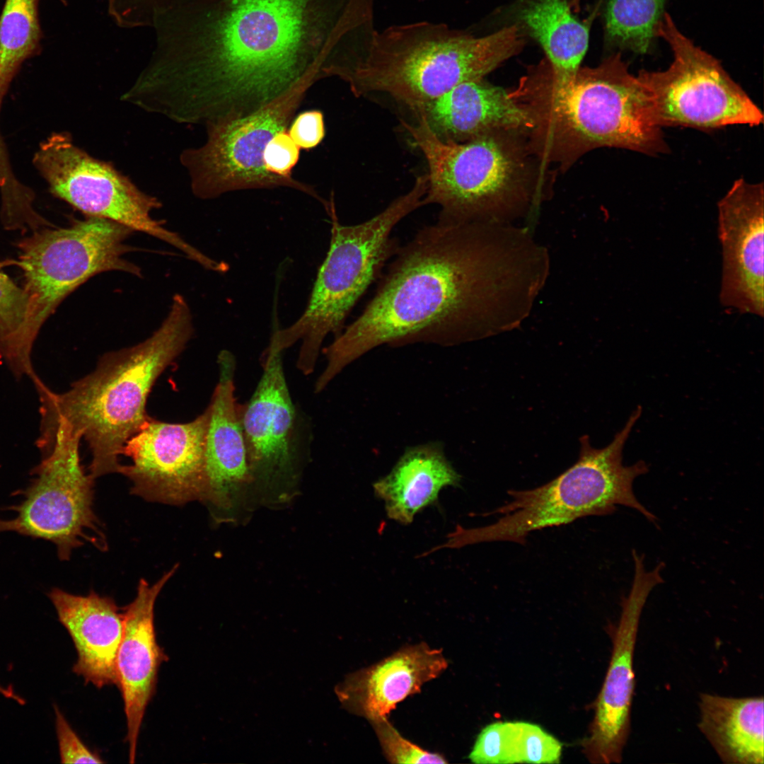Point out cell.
I'll list each match as a JSON object with an SVG mask.
<instances>
[{"instance_id":"6da1fadb","label":"cell","mask_w":764,"mask_h":764,"mask_svg":"<svg viewBox=\"0 0 764 764\" xmlns=\"http://www.w3.org/2000/svg\"><path fill=\"white\" fill-rule=\"evenodd\" d=\"M374 0H178L154 13L156 46L137 77L150 108L211 124L263 108L374 24Z\"/></svg>"},{"instance_id":"7a4b0ae2","label":"cell","mask_w":764,"mask_h":764,"mask_svg":"<svg viewBox=\"0 0 764 764\" xmlns=\"http://www.w3.org/2000/svg\"><path fill=\"white\" fill-rule=\"evenodd\" d=\"M514 224L447 223L398 248L361 314L325 348L335 377L383 345H456L520 327L550 270L548 248Z\"/></svg>"},{"instance_id":"3957f363","label":"cell","mask_w":764,"mask_h":764,"mask_svg":"<svg viewBox=\"0 0 764 764\" xmlns=\"http://www.w3.org/2000/svg\"><path fill=\"white\" fill-rule=\"evenodd\" d=\"M509 93L530 114L528 146L545 168L557 164L567 170L586 153L602 147L650 156L668 152L643 86L620 53L565 79L555 77L544 60Z\"/></svg>"},{"instance_id":"277c9868","label":"cell","mask_w":764,"mask_h":764,"mask_svg":"<svg viewBox=\"0 0 764 764\" xmlns=\"http://www.w3.org/2000/svg\"><path fill=\"white\" fill-rule=\"evenodd\" d=\"M193 330L190 307L176 294L167 317L149 338L106 353L93 371L63 393L45 384L37 388L42 415L37 441L52 442L57 424L64 422L88 442L89 474L94 479L118 473L126 442L149 417L146 404L151 388L185 348Z\"/></svg>"},{"instance_id":"5b68a950","label":"cell","mask_w":764,"mask_h":764,"mask_svg":"<svg viewBox=\"0 0 764 764\" xmlns=\"http://www.w3.org/2000/svg\"><path fill=\"white\" fill-rule=\"evenodd\" d=\"M524 43L516 25L481 37L444 23L393 25L376 30L335 77L356 97L384 98L415 115L457 85L484 78Z\"/></svg>"},{"instance_id":"8992f818","label":"cell","mask_w":764,"mask_h":764,"mask_svg":"<svg viewBox=\"0 0 764 764\" xmlns=\"http://www.w3.org/2000/svg\"><path fill=\"white\" fill-rule=\"evenodd\" d=\"M427 163L424 204L447 223L514 224L545 198L543 167L526 135L496 131L463 142L438 138L421 117L400 120Z\"/></svg>"},{"instance_id":"52a82bcc","label":"cell","mask_w":764,"mask_h":764,"mask_svg":"<svg viewBox=\"0 0 764 764\" xmlns=\"http://www.w3.org/2000/svg\"><path fill=\"white\" fill-rule=\"evenodd\" d=\"M641 413L638 407L604 448H594L589 436H581L579 458L571 467L542 486L508 491L510 502L485 514L501 515L495 522L472 528L458 526L443 546L459 548L494 541L524 544L532 531L610 514L618 505L635 509L656 524V516L637 499L632 489L635 479L647 472V464L623 463L624 445Z\"/></svg>"},{"instance_id":"ba28073f","label":"cell","mask_w":764,"mask_h":764,"mask_svg":"<svg viewBox=\"0 0 764 764\" xmlns=\"http://www.w3.org/2000/svg\"><path fill=\"white\" fill-rule=\"evenodd\" d=\"M425 192L426 180L417 176L408 192L371 219L354 225L340 223L333 207L329 214L330 247L306 306L289 326L273 331L269 346L283 352L301 342L296 367L306 376L312 374L326 337L333 333L336 337L343 330L355 304L398 250L392 231L424 205Z\"/></svg>"},{"instance_id":"9c48e42d","label":"cell","mask_w":764,"mask_h":764,"mask_svg":"<svg viewBox=\"0 0 764 764\" xmlns=\"http://www.w3.org/2000/svg\"><path fill=\"white\" fill-rule=\"evenodd\" d=\"M318 81L316 77L306 79L251 114L207 125L205 143L180 155L193 194L211 199L239 190L287 187L313 197L326 209L330 202L313 186L292 176L273 174L265 163L267 144L277 133L287 129L307 92Z\"/></svg>"},{"instance_id":"30bf717a","label":"cell","mask_w":764,"mask_h":764,"mask_svg":"<svg viewBox=\"0 0 764 764\" xmlns=\"http://www.w3.org/2000/svg\"><path fill=\"white\" fill-rule=\"evenodd\" d=\"M656 37L670 46L673 60L663 71H639L654 123L710 130L734 125L758 126L760 108L713 56L696 46L664 13Z\"/></svg>"},{"instance_id":"8fae6325","label":"cell","mask_w":764,"mask_h":764,"mask_svg":"<svg viewBox=\"0 0 764 764\" xmlns=\"http://www.w3.org/2000/svg\"><path fill=\"white\" fill-rule=\"evenodd\" d=\"M82 439L64 422L55 427L50 451L35 469L36 475L13 510L16 516L0 519V532L12 531L53 543L61 560L85 540L107 548L100 520L93 508L94 478L80 462Z\"/></svg>"},{"instance_id":"7c38bea8","label":"cell","mask_w":764,"mask_h":764,"mask_svg":"<svg viewBox=\"0 0 764 764\" xmlns=\"http://www.w3.org/2000/svg\"><path fill=\"white\" fill-rule=\"evenodd\" d=\"M133 231L86 216L69 227L35 233L23 243L19 265L39 330L58 305L93 276L110 271L141 276V269L124 257L134 250L126 243Z\"/></svg>"},{"instance_id":"4fadbf2b","label":"cell","mask_w":764,"mask_h":764,"mask_svg":"<svg viewBox=\"0 0 764 764\" xmlns=\"http://www.w3.org/2000/svg\"><path fill=\"white\" fill-rule=\"evenodd\" d=\"M33 164L50 192L86 216L115 221L173 245L197 262L202 252L151 217L159 200L141 191L127 176L107 162L76 146L67 133H54L42 142Z\"/></svg>"},{"instance_id":"5bb4252c","label":"cell","mask_w":764,"mask_h":764,"mask_svg":"<svg viewBox=\"0 0 764 764\" xmlns=\"http://www.w3.org/2000/svg\"><path fill=\"white\" fill-rule=\"evenodd\" d=\"M282 353L268 347L260 379L249 400L241 405L251 489L267 504L284 502L296 494L308 447Z\"/></svg>"},{"instance_id":"9a60e30c","label":"cell","mask_w":764,"mask_h":764,"mask_svg":"<svg viewBox=\"0 0 764 764\" xmlns=\"http://www.w3.org/2000/svg\"><path fill=\"white\" fill-rule=\"evenodd\" d=\"M205 411L187 423L148 417L125 444L122 455L131 459L118 473L132 482L131 493L150 502L182 505L202 500L206 487Z\"/></svg>"},{"instance_id":"2e32d148","label":"cell","mask_w":764,"mask_h":764,"mask_svg":"<svg viewBox=\"0 0 764 764\" xmlns=\"http://www.w3.org/2000/svg\"><path fill=\"white\" fill-rule=\"evenodd\" d=\"M634 578L622 601L620 617L613 635V649L604 681L594 704V717L583 752L595 764L620 763L630 729L635 692L634 653L640 616L653 589L662 583L663 562L647 570L643 556L632 551Z\"/></svg>"},{"instance_id":"e0dca14e","label":"cell","mask_w":764,"mask_h":764,"mask_svg":"<svg viewBox=\"0 0 764 764\" xmlns=\"http://www.w3.org/2000/svg\"><path fill=\"white\" fill-rule=\"evenodd\" d=\"M763 183L734 181L719 201L722 268L719 302L741 313L764 316Z\"/></svg>"},{"instance_id":"ac0fdd59","label":"cell","mask_w":764,"mask_h":764,"mask_svg":"<svg viewBox=\"0 0 764 764\" xmlns=\"http://www.w3.org/2000/svg\"><path fill=\"white\" fill-rule=\"evenodd\" d=\"M219 380L206 409V487L202 501L216 521L237 519L251 489L241 405L235 397L236 361L228 350L217 357Z\"/></svg>"},{"instance_id":"d6986e66","label":"cell","mask_w":764,"mask_h":764,"mask_svg":"<svg viewBox=\"0 0 764 764\" xmlns=\"http://www.w3.org/2000/svg\"><path fill=\"white\" fill-rule=\"evenodd\" d=\"M178 568L175 565L151 585L141 579L134 599L123 609L124 630L116 658V685L124 703L131 763L135 762L139 731L156 691L159 667L168 659L156 640L155 603Z\"/></svg>"},{"instance_id":"ffe728a7","label":"cell","mask_w":764,"mask_h":764,"mask_svg":"<svg viewBox=\"0 0 764 764\" xmlns=\"http://www.w3.org/2000/svg\"><path fill=\"white\" fill-rule=\"evenodd\" d=\"M448 667L440 649L424 642L405 646L349 675L337 692L344 706L369 722L387 717L398 703L420 691Z\"/></svg>"},{"instance_id":"44dd1931","label":"cell","mask_w":764,"mask_h":764,"mask_svg":"<svg viewBox=\"0 0 764 764\" xmlns=\"http://www.w3.org/2000/svg\"><path fill=\"white\" fill-rule=\"evenodd\" d=\"M417 116L438 138L454 142L496 131L527 136L533 125L528 112L509 91L484 78L457 85L427 104L414 115Z\"/></svg>"},{"instance_id":"7402d4cb","label":"cell","mask_w":764,"mask_h":764,"mask_svg":"<svg viewBox=\"0 0 764 764\" xmlns=\"http://www.w3.org/2000/svg\"><path fill=\"white\" fill-rule=\"evenodd\" d=\"M48 596L76 650L74 673L98 688L116 685L123 610L112 598L93 591L81 596L55 588Z\"/></svg>"},{"instance_id":"603a6c76","label":"cell","mask_w":764,"mask_h":764,"mask_svg":"<svg viewBox=\"0 0 764 764\" xmlns=\"http://www.w3.org/2000/svg\"><path fill=\"white\" fill-rule=\"evenodd\" d=\"M461 477L439 443L407 448L392 470L373 485L389 519L407 525L416 514L434 504L440 491L458 487Z\"/></svg>"},{"instance_id":"cb8c5ba5","label":"cell","mask_w":764,"mask_h":764,"mask_svg":"<svg viewBox=\"0 0 764 764\" xmlns=\"http://www.w3.org/2000/svg\"><path fill=\"white\" fill-rule=\"evenodd\" d=\"M763 698L702 693L698 728L725 763L763 764Z\"/></svg>"},{"instance_id":"d4e9b609","label":"cell","mask_w":764,"mask_h":764,"mask_svg":"<svg viewBox=\"0 0 764 764\" xmlns=\"http://www.w3.org/2000/svg\"><path fill=\"white\" fill-rule=\"evenodd\" d=\"M519 18L543 48L552 74L574 75L588 49L589 32L572 15L567 0H528Z\"/></svg>"},{"instance_id":"484cf974","label":"cell","mask_w":764,"mask_h":764,"mask_svg":"<svg viewBox=\"0 0 764 764\" xmlns=\"http://www.w3.org/2000/svg\"><path fill=\"white\" fill-rule=\"evenodd\" d=\"M38 332L28 294L0 271V353L16 376L32 381L37 377L30 357Z\"/></svg>"},{"instance_id":"4316f807","label":"cell","mask_w":764,"mask_h":764,"mask_svg":"<svg viewBox=\"0 0 764 764\" xmlns=\"http://www.w3.org/2000/svg\"><path fill=\"white\" fill-rule=\"evenodd\" d=\"M39 1L5 0L0 16V106L22 64L40 51Z\"/></svg>"},{"instance_id":"83f0119b","label":"cell","mask_w":764,"mask_h":764,"mask_svg":"<svg viewBox=\"0 0 764 764\" xmlns=\"http://www.w3.org/2000/svg\"><path fill=\"white\" fill-rule=\"evenodd\" d=\"M666 0H608L605 13L607 40L638 54L650 51Z\"/></svg>"},{"instance_id":"f1b7e54d","label":"cell","mask_w":764,"mask_h":764,"mask_svg":"<svg viewBox=\"0 0 764 764\" xmlns=\"http://www.w3.org/2000/svg\"><path fill=\"white\" fill-rule=\"evenodd\" d=\"M522 721L496 722L478 734L468 756L477 764L522 763Z\"/></svg>"},{"instance_id":"f546056e","label":"cell","mask_w":764,"mask_h":764,"mask_svg":"<svg viewBox=\"0 0 764 764\" xmlns=\"http://www.w3.org/2000/svg\"><path fill=\"white\" fill-rule=\"evenodd\" d=\"M0 192L1 214L7 224H11V226L24 224L33 225L40 219L33 207V192L16 177L1 133Z\"/></svg>"},{"instance_id":"4dcf8cb0","label":"cell","mask_w":764,"mask_h":764,"mask_svg":"<svg viewBox=\"0 0 764 764\" xmlns=\"http://www.w3.org/2000/svg\"><path fill=\"white\" fill-rule=\"evenodd\" d=\"M386 758L392 763H446L445 758L405 739L387 717L370 722Z\"/></svg>"},{"instance_id":"1f68e13d","label":"cell","mask_w":764,"mask_h":764,"mask_svg":"<svg viewBox=\"0 0 764 764\" xmlns=\"http://www.w3.org/2000/svg\"><path fill=\"white\" fill-rule=\"evenodd\" d=\"M522 741V763H560L562 743L540 726L523 722Z\"/></svg>"},{"instance_id":"d6a6232c","label":"cell","mask_w":764,"mask_h":764,"mask_svg":"<svg viewBox=\"0 0 764 764\" xmlns=\"http://www.w3.org/2000/svg\"><path fill=\"white\" fill-rule=\"evenodd\" d=\"M56 732L62 763H104L101 757L91 751L73 730L57 706H54Z\"/></svg>"},{"instance_id":"836d02e7","label":"cell","mask_w":764,"mask_h":764,"mask_svg":"<svg viewBox=\"0 0 764 764\" xmlns=\"http://www.w3.org/2000/svg\"><path fill=\"white\" fill-rule=\"evenodd\" d=\"M300 149L290 137L287 129L277 133L267 146L265 163L273 174L290 177L297 164Z\"/></svg>"},{"instance_id":"e575fe53","label":"cell","mask_w":764,"mask_h":764,"mask_svg":"<svg viewBox=\"0 0 764 764\" xmlns=\"http://www.w3.org/2000/svg\"><path fill=\"white\" fill-rule=\"evenodd\" d=\"M287 131L300 149L316 148L325 137L323 114L319 110L302 112L291 122Z\"/></svg>"},{"instance_id":"d590c367","label":"cell","mask_w":764,"mask_h":764,"mask_svg":"<svg viewBox=\"0 0 764 764\" xmlns=\"http://www.w3.org/2000/svg\"><path fill=\"white\" fill-rule=\"evenodd\" d=\"M178 0H108L121 16L134 23L149 24L158 10L171 6Z\"/></svg>"},{"instance_id":"8d00e7d4","label":"cell","mask_w":764,"mask_h":764,"mask_svg":"<svg viewBox=\"0 0 764 764\" xmlns=\"http://www.w3.org/2000/svg\"><path fill=\"white\" fill-rule=\"evenodd\" d=\"M0 694L7 698L13 699L20 704H24V700L17 695L11 688H4L0 685Z\"/></svg>"}]
</instances>
